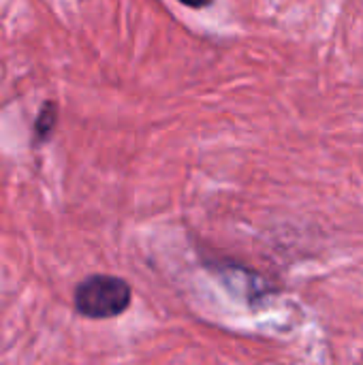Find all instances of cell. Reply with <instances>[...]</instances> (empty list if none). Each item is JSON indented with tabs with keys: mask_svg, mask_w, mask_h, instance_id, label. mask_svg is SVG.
Masks as SVG:
<instances>
[{
	"mask_svg": "<svg viewBox=\"0 0 363 365\" xmlns=\"http://www.w3.org/2000/svg\"><path fill=\"white\" fill-rule=\"evenodd\" d=\"M73 302L86 319H113L131 306V287L118 276H88L75 287Z\"/></svg>",
	"mask_w": 363,
	"mask_h": 365,
	"instance_id": "cell-1",
	"label": "cell"
},
{
	"mask_svg": "<svg viewBox=\"0 0 363 365\" xmlns=\"http://www.w3.org/2000/svg\"><path fill=\"white\" fill-rule=\"evenodd\" d=\"M56 122H58V109H56V103H45L39 111V118L34 122V145H41L45 143L53 128H56Z\"/></svg>",
	"mask_w": 363,
	"mask_h": 365,
	"instance_id": "cell-2",
	"label": "cell"
},
{
	"mask_svg": "<svg viewBox=\"0 0 363 365\" xmlns=\"http://www.w3.org/2000/svg\"><path fill=\"white\" fill-rule=\"evenodd\" d=\"M180 2L186 6H193V9H201V6H208L212 0H180Z\"/></svg>",
	"mask_w": 363,
	"mask_h": 365,
	"instance_id": "cell-3",
	"label": "cell"
}]
</instances>
